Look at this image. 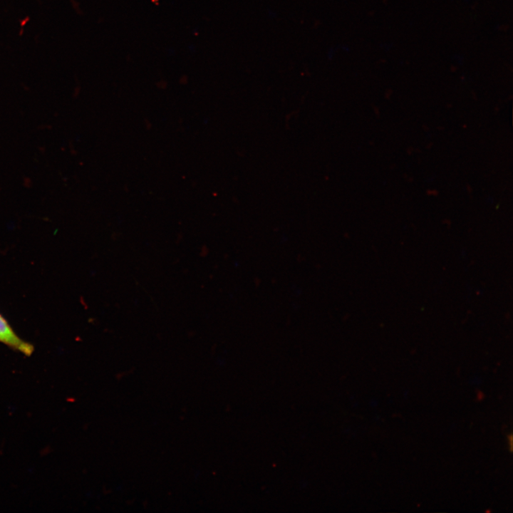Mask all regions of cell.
<instances>
[{
	"mask_svg": "<svg viewBox=\"0 0 513 513\" xmlns=\"http://www.w3.org/2000/svg\"><path fill=\"white\" fill-rule=\"evenodd\" d=\"M0 343L9 348L18 351L25 356H31L33 346L24 341L14 331L8 321L0 314Z\"/></svg>",
	"mask_w": 513,
	"mask_h": 513,
	"instance_id": "cell-1",
	"label": "cell"
}]
</instances>
